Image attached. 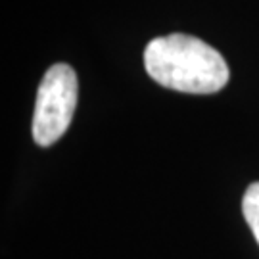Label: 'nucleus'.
I'll use <instances>...</instances> for the list:
<instances>
[{
    "instance_id": "obj_1",
    "label": "nucleus",
    "mask_w": 259,
    "mask_h": 259,
    "mask_svg": "<svg viewBox=\"0 0 259 259\" xmlns=\"http://www.w3.org/2000/svg\"><path fill=\"white\" fill-rule=\"evenodd\" d=\"M144 67L157 84L188 94H215L229 83V65L217 50L185 33L150 40Z\"/></svg>"
},
{
    "instance_id": "obj_2",
    "label": "nucleus",
    "mask_w": 259,
    "mask_h": 259,
    "mask_svg": "<svg viewBox=\"0 0 259 259\" xmlns=\"http://www.w3.org/2000/svg\"><path fill=\"white\" fill-rule=\"evenodd\" d=\"M77 94L79 83L73 67L50 65L38 84L33 113V139L38 146H52L65 135L77 108Z\"/></svg>"
},
{
    "instance_id": "obj_3",
    "label": "nucleus",
    "mask_w": 259,
    "mask_h": 259,
    "mask_svg": "<svg viewBox=\"0 0 259 259\" xmlns=\"http://www.w3.org/2000/svg\"><path fill=\"white\" fill-rule=\"evenodd\" d=\"M242 213L259 244V183L248 186L246 194L242 198Z\"/></svg>"
}]
</instances>
